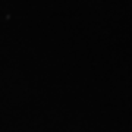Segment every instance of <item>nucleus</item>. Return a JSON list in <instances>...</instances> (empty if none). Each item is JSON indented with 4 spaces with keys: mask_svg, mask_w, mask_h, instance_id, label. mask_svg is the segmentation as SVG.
Here are the masks:
<instances>
[]
</instances>
